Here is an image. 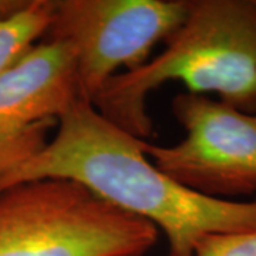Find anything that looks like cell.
<instances>
[{"label": "cell", "mask_w": 256, "mask_h": 256, "mask_svg": "<svg viewBox=\"0 0 256 256\" xmlns=\"http://www.w3.org/2000/svg\"><path fill=\"white\" fill-rule=\"evenodd\" d=\"M172 112L185 131L182 141L142 142L160 171L210 198L236 201L256 194V114L191 92L175 96Z\"/></svg>", "instance_id": "5"}, {"label": "cell", "mask_w": 256, "mask_h": 256, "mask_svg": "<svg viewBox=\"0 0 256 256\" xmlns=\"http://www.w3.org/2000/svg\"><path fill=\"white\" fill-rule=\"evenodd\" d=\"M256 114V0H188L182 24L152 60L106 84L92 106L134 137L152 136L146 100L162 84Z\"/></svg>", "instance_id": "2"}, {"label": "cell", "mask_w": 256, "mask_h": 256, "mask_svg": "<svg viewBox=\"0 0 256 256\" xmlns=\"http://www.w3.org/2000/svg\"><path fill=\"white\" fill-rule=\"evenodd\" d=\"M56 124V121L40 122L28 130L0 137V174L38 151L47 142L48 130Z\"/></svg>", "instance_id": "8"}, {"label": "cell", "mask_w": 256, "mask_h": 256, "mask_svg": "<svg viewBox=\"0 0 256 256\" xmlns=\"http://www.w3.org/2000/svg\"><path fill=\"white\" fill-rule=\"evenodd\" d=\"M158 238L154 225L73 181L0 191V256H146Z\"/></svg>", "instance_id": "3"}, {"label": "cell", "mask_w": 256, "mask_h": 256, "mask_svg": "<svg viewBox=\"0 0 256 256\" xmlns=\"http://www.w3.org/2000/svg\"><path fill=\"white\" fill-rule=\"evenodd\" d=\"M24 0H0V18L14 12L23 4Z\"/></svg>", "instance_id": "10"}, {"label": "cell", "mask_w": 256, "mask_h": 256, "mask_svg": "<svg viewBox=\"0 0 256 256\" xmlns=\"http://www.w3.org/2000/svg\"><path fill=\"white\" fill-rule=\"evenodd\" d=\"M82 101L72 47L44 37L0 76V137L58 121Z\"/></svg>", "instance_id": "6"}, {"label": "cell", "mask_w": 256, "mask_h": 256, "mask_svg": "<svg viewBox=\"0 0 256 256\" xmlns=\"http://www.w3.org/2000/svg\"><path fill=\"white\" fill-rule=\"evenodd\" d=\"M56 0H24L0 18V76L37 40L44 38L54 16Z\"/></svg>", "instance_id": "7"}, {"label": "cell", "mask_w": 256, "mask_h": 256, "mask_svg": "<svg viewBox=\"0 0 256 256\" xmlns=\"http://www.w3.org/2000/svg\"><path fill=\"white\" fill-rule=\"evenodd\" d=\"M194 256H256V229L206 236L196 245Z\"/></svg>", "instance_id": "9"}, {"label": "cell", "mask_w": 256, "mask_h": 256, "mask_svg": "<svg viewBox=\"0 0 256 256\" xmlns=\"http://www.w3.org/2000/svg\"><path fill=\"white\" fill-rule=\"evenodd\" d=\"M52 141L0 174V191L38 180H67L154 225L175 256H194L210 235L256 229V200L225 201L194 192L160 171L134 137L86 101L62 116Z\"/></svg>", "instance_id": "1"}, {"label": "cell", "mask_w": 256, "mask_h": 256, "mask_svg": "<svg viewBox=\"0 0 256 256\" xmlns=\"http://www.w3.org/2000/svg\"><path fill=\"white\" fill-rule=\"evenodd\" d=\"M166 256H175V255H171V254H168V255H166Z\"/></svg>", "instance_id": "11"}, {"label": "cell", "mask_w": 256, "mask_h": 256, "mask_svg": "<svg viewBox=\"0 0 256 256\" xmlns=\"http://www.w3.org/2000/svg\"><path fill=\"white\" fill-rule=\"evenodd\" d=\"M186 13L188 0H56L46 37L72 47L80 98L92 104L121 68L146 64Z\"/></svg>", "instance_id": "4"}]
</instances>
